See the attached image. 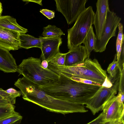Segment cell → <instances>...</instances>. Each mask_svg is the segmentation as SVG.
<instances>
[{"label":"cell","mask_w":124,"mask_h":124,"mask_svg":"<svg viewBox=\"0 0 124 124\" xmlns=\"http://www.w3.org/2000/svg\"><path fill=\"white\" fill-rule=\"evenodd\" d=\"M14 85L22 93L25 100L36 104L49 111L65 115L88 111L84 105L57 99L39 89L38 85L23 77L19 78Z\"/></svg>","instance_id":"1"},{"label":"cell","mask_w":124,"mask_h":124,"mask_svg":"<svg viewBox=\"0 0 124 124\" xmlns=\"http://www.w3.org/2000/svg\"><path fill=\"white\" fill-rule=\"evenodd\" d=\"M54 83L38 85L39 89L54 98L74 103L86 105L101 86L83 83L62 75Z\"/></svg>","instance_id":"2"},{"label":"cell","mask_w":124,"mask_h":124,"mask_svg":"<svg viewBox=\"0 0 124 124\" xmlns=\"http://www.w3.org/2000/svg\"><path fill=\"white\" fill-rule=\"evenodd\" d=\"M48 69L58 75L70 78L75 77L90 80L101 85L106 76V71L103 70L98 60H92L89 57L83 62L71 66L56 65L48 63Z\"/></svg>","instance_id":"3"},{"label":"cell","mask_w":124,"mask_h":124,"mask_svg":"<svg viewBox=\"0 0 124 124\" xmlns=\"http://www.w3.org/2000/svg\"><path fill=\"white\" fill-rule=\"evenodd\" d=\"M40 58L31 57L23 60L18 66L19 75L41 86L52 84L58 81L59 75L48 69L43 68Z\"/></svg>","instance_id":"4"},{"label":"cell","mask_w":124,"mask_h":124,"mask_svg":"<svg viewBox=\"0 0 124 124\" xmlns=\"http://www.w3.org/2000/svg\"><path fill=\"white\" fill-rule=\"evenodd\" d=\"M95 14L92 7H89L79 16L73 26L68 29L67 46L69 51L83 43L93 24Z\"/></svg>","instance_id":"5"},{"label":"cell","mask_w":124,"mask_h":124,"mask_svg":"<svg viewBox=\"0 0 124 124\" xmlns=\"http://www.w3.org/2000/svg\"><path fill=\"white\" fill-rule=\"evenodd\" d=\"M121 20V18L108 8L106 22L101 38L99 40H96L94 49L95 52L101 53L105 50L109 40L112 37L116 36V29Z\"/></svg>","instance_id":"6"},{"label":"cell","mask_w":124,"mask_h":124,"mask_svg":"<svg viewBox=\"0 0 124 124\" xmlns=\"http://www.w3.org/2000/svg\"><path fill=\"white\" fill-rule=\"evenodd\" d=\"M120 75L115 80L113 86L110 88L101 86L86 105L93 115L102 110L105 104L114 94H116L118 90Z\"/></svg>","instance_id":"7"},{"label":"cell","mask_w":124,"mask_h":124,"mask_svg":"<svg viewBox=\"0 0 124 124\" xmlns=\"http://www.w3.org/2000/svg\"><path fill=\"white\" fill-rule=\"evenodd\" d=\"M56 9L65 17L68 25L75 22L86 8L87 0H55Z\"/></svg>","instance_id":"8"},{"label":"cell","mask_w":124,"mask_h":124,"mask_svg":"<svg viewBox=\"0 0 124 124\" xmlns=\"http://www.w3.org/2000/svg\"><path fill=\"white\" fill-rule=\"evenodd\" d=\"M39 37L41 39V60H46L48 63L54 57L60 52L59 47L62 43V39L59 37Z\"/></svg>","instance_id":"9"},{"label":"cell","mask_w":124,"mask_h":124,"mask_svg":"<svg viewBox=\"0 0 124 124\" xmlns=\"http://www.w3.org/2000/svg\"><path fill=\"white\" fill-rule=\"evenodd\" d=\"M96 11L95 14L93 24L97 40L101 37L106 22L107 10L109 8L108 0H98L96 3Z\"/></svg>","instance_id":"10"},{"label":"cell","mask_w":124,"mask_h":124,"mask_svg":"<svg viewBox=\"0 0 124 124\" xmlns=\"http://www.w3.org/2000/svg\"><path fill=\"white\" fill-rule=\"evenodd\" d=\"M115 95L111 96L102 110L105 121L116 120L124 116V105L119 103Z\"/></svg>","instance_id":"11"},{"label":"cell","mask_w":124,"mask_h":124,"mask_svg":"<svg viewBox=\"0 0 124 124\" xmlns=\"http://www.w3.org/2000/svg\"><path fill=\"white\" fill-rule=\"evenodd\" d=\"M19 33L0 27V47L9 51L20 48Z\"/></svg>","instance_id":"12"},{"label":"cell","mask_w":124,"mask_h":124,"mask_svg":"<svg viewBox=\"0 0 124 124\" xmlns=\"http://www.w3.org/2000/svg\"><path fill=\"white\" fill-rule=\"evenodd\" d=\"M89 56L85 46L79 45L67 53L65 66H71L82 63Z\"/></svg>","instance_id":"13"},{"label":"cell","mask_w":124,"mask_h":124,"mask_svg":"<svg viewBox=\"0 0 124 124\" xmlns=\"http://www.w3.org/2000/svg\"><path fill=\"white\" fill-rule=\"evenodd\" d=\"M9 51L0 47V70L6 73L18 72V66Z\"/></svg>","instance_id":"14"},{"label":"cell","mask_w":124,"mask_h":124,"mask_svg":"<svg viewBox=\"0 0 124 124\" xmlns=\"http://www.w3.org/2000/svg\"><path fill=\"white\" fill-rule=\"evenodd\" d=\"M0 27L25 34L28 31L17 23L16 19L9 16H1L0 17Z\"/></svg>","instance_id":"15"},{"label":"cell","mask_w":124,"mask_h":124,"mask_svg":"<svg viewBox=\"0 0 124 124\" xmlns=\"http://www.w3.org/2000/svg\"><path fill=\"white\" fill-rule=\"evenodd\" d=\"M19 38L20 46L26 49L33 47H41V39L40 38H36L28 34L19 33Z\"/></svg>","instance_id":"16"},{"label":"cell","mask_w":124,"mask_h":124,"mask_svg":"<svg viewBox=\"0 0 124 124\" xmlns=\"http://www.w3.org/2000/svg\"><path fill=\"white\" fill-rule=\"evenodd\" d=\"M96 39V35L94 32L93 27L92 26L83 43L89 56L92 51L94 49Z\"/></svg>","instance_id":"17"},{"label":"cell","mask_w":124,"mask_h":124,"mask_svg":"<svg viewBox=\"0 0 124 124\" xmlns=\"http://www.w3.org/2000/svg\"><path fill=\"white\" fill-rule=\"evenodd\" d=\"M42 35L45 38L61 37L65 34L61 30L54 25H49L43 28Z\"/></svg>","instance_id":"18"},{"label":"cell","mask_w":124,"mask_h":124,"mask_svg":"<svg viewBox=\"0 0 124 124\" xmlns=\"http://www.w3.org/2000/svg\"><path fill=\"white\" fill-rule=\"evenodd\" d=\"M22 116L15 111L11 114L0 119V124H17L21 122Z\"/></svg>","instance_id":"19"},{"label":"cell","mask_w":124,"mask_h":124,"mask_svg":"<svg viewBox=\"0 0 124 124\" xmlns=\"http://www.w3.org/2000/svg\"><path fill=\"white\" fill-rule=\"evenodd\" d=\"M116 54L115 55L113 61L109 64L107 69L108 73L109 74V77L108 78L110 80L111 79H113L114 83L116 79V78L117 72V60Z\"/></svg>","instance_id":"20"},{"label":"cell","mask_w":124,"mask_h":124,"mask_svg":"<svg viewBox=\"0 0 124 124\" xmlns=\"http://www.w3.org/2000/svg\"><path fill=\"white\" fill-rule=\"evenodd\" d=\"M14 110V105L11 103L0 106V119L11 114L15 111Z\"/></svg>","instance_id":"21"},{"label":"cell","mask_w":124,"mask_h":124,"mask_svg":"<svg viewBox=\"0 0 124 124\" xmlns=\"http://www.w3.org/2000/svg\"><path fill=\"white\" fill-rule=\"evenodd\" d=\"M67 53H62L59 52L52 59L50 62L58 65L65 66V62Z\"/></svg>","instance_id":"22"},{"label":"cell","mask_w":124,"mask_h":124,"mask_svg":"<svg viewBox=\"0 0 124 124\" xmlns=\"http://www.w3.org/2000/svg\"><path fill=\"white\" fill-rule=\"evenodd\" d=\"M0 96L7 100L10 103L14 105L16 102V99L13 96L6 92L5 90L0 88Z\"/></svg>","instance_id":"23"},{"label":"cell","mask_w":124,"mask_h":124,"mask_svg":"<svg viewBox=\"0 0 124 124\" xmlns=\"http://www.w3.org/2000/svg\"><path fill=\"white\" fill-rule=\"evenodd\" d=\"M70 78L73 80L86 84L97 85L100 86H101L102 85H101L99 83L85 79L75 77H71Z\"/></svg>","instance_id":"24"},{"label":"cell","mask_w":124,"mask_h":124,"mask_svg":"<svg viewBox=\"0 0 124 124\" xmlns=\"http://www.w3.org/2000/svg\"><path fill=\"white\" fill-rule=\"evenodd\" d=\"M124 44L122 47L121 51L118 60L117 61L118 69L119 72H121L123 69H124Z\"/></svg>","instance_id":"25"},{"label":"cell","mask_w":124,"mask_h":124,"mask_svg":"<svg viewBox=\"0 0 124 124\" xmlns=\"http://www.w3.org/2000/svg\"><path fill=\"white\" fill-rule=\"evenodd\" d=\"M105 121L102 112L96 118L86 124H103Z\"/></svg>","instance_id":"26"},{"label":"cell","mask_w":124,"mask_h":124,"mask_svg":"<svg viewBox=\"0 0 124 124\" xmlns=\"http://www.w3.org/2000/svg\"><path fill=\"white\" fill-rule=\"evenodd\" d=\"M40 12L49 19H52L55 17V12L54 11L47 9H41Z\"/></svg>","instance_id":"27"},{"label":"cell","mask_w":124,"mask_h":124,"mask_svg":"<svg viewBox=\"0 0 124 124\" xmlns=\"http://www.w3.org/2000/svg\"><path fill=\"white\" fill-rule=\"evenodd\" d=\"M5 91L6 92L13 96L16 98L17 97L20 96L22 94L20 90L17 91L12 88H9Z\"/></svg>","instance_id":"28"},{"label":"cell","mask_w":124,"mask_h":124,"mask_svg":"<svg viewBox=\"0 0 124 124\" xmlns=\"http://www.w3.org/2000/svg\"><path fill=\"white\" fill-rule=\"evenodd\" d=\"M124 41H121L117 40H116V49L117 61L118 60L119 58L121 51L122 46L124 44Z\"/></svg>","instance_id":"29"},{"label":"cell","mask_w":124,"mask_h":124,"mask_svg":"<svg viewBox=\"0 0 124 124\" xmlns=\"http://www.w3.org/2000/svg\"><path fill=\"white\" fill-rule=\"evenodd\" d=\"M120 78L119 85L118 90H120L123 92L124 93V69L121 72H119Z\"/></svg>","instance_id":"30"},{"label":"cell","mask_w":124,"mask_h":124,"mask_svg":"<svg viewBox=\"0 0 124 124\" xmlns=\"http://www.w3.org/2000/svg\"><path fill=\"white\" fill-rule=\"evenodd\" d=\"M118 27L119 31L116 40L122 41L124 40V35L123 33V26L122 24L120 23Z\"/></svg>","instance_id":"31"},{"label":"cell","mask_w":124,"mask_h":124,"mask_svg":"<svg viewBox=\"0 0 124 124\" xmlns=\"http://www.w3.org/2000/svg\"><path fill=\"white\" fill-rule=\"evenodd\" d=\"M118 94L116 96V98L117 101L121 105H124V93L120 90H118Z\"/></svg>","instance_id":"32"},{"label":"cell","mask_w":124,"mask_h":124,"mask_svg":"<svg viewBox=\"0 0 124 124\" xmlns=\"http://www.w3.org/2000/svg\"><path fill=\"white\" fill-rule=\"evenodd\" d=\"M103 124H124V116L116 120L105 121Z\"/></svg>","instance_id":"33"},{"label":"cell","mask_w":124,"mask_h":124,"mask_svg":"<svg viewBox=\"0 0 124 124\" xmlns=\"http://www.w3.org/2000/svg\"><path fill=\"white\" fill-rule=\"evenodd\" d=\"M113 86V84L112 82L108 78L107 76H106L101 86L108 88H110Z\"/></svg>","instance_id":"34"},{"label":"cell","mask_w":124,"mask_h":124,"mask_svg":"<svg viewBox=\"0 0 124 124\" xmlns=\"http://www.w3.org/2000/svg\"><path fill=\"white\" fill-rule=\"evenodd\" d=\"M9 103H10L5 99L0 96V106L5 105Z\"/></svg>","instance_id":"35"},{"label":"cell","mask_w":124,"mask_h":124,"mask_svg":"<svg viewBox=\"0 0 124 124\" xmlns=\"http://www.w3.org/2000/svg\"><path fill=\"white\" fill-rule=\"evenodd\" d=\"M42 61L41 64L42 67L46 69H48V63L47 61L45 60H44Z\"/></svg>","instance_id":"36"},{"label":"cell","mask_w":124,"mask_h":124,"mask_svg":"<svg viewBox=\"0 0 124 124\" xmlns=\"http://www.w3.org/2000/svg\"><path fill=\"white\" fill-rule=\"evenodd\" d=\"M42 0H23V1H26V2H34L39 4L41 6H42Z\"/></svg>","instance_id":"37"},{"label":"cell","mask_w":124,"mask_h":124,"mask_svg":"<svg viewBox=\"0 0 124 124\" xmlns=\"http://www.w3.org/2000/svg\"><path fill=\"white\" fill-rule=\"evenodd\" d=\"M2 10L3 8L2 4L0 1V17L1 16Z\"/></svg>","instance_id":"38"}]
</instances>
